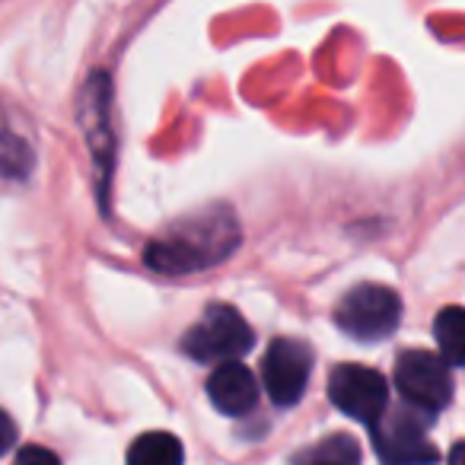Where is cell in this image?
I'll return each mask as SVG.
<instances>
[{
    "label": "cell",
    "mask_w": 465,
    "mask_h": 465,
    "mask_svg": "<svg viewBox=\"0 0 465 465\" xmlns=\"http://www.w3.org/2000/svg\"><path fill=\"white\" fill-rule=\"evenodd\" d=\"M242 230L226 204H211L179 217L147 246V265L160 274H194L220 265L240 246Z\"/></svg>",
    "instance_id": "obj_1"
},
{
    "label": "cell",
    "mask_w": 465,
    "mask_h": 465,
    "mask_svg": "<svg viewBox=\"0 0 465 465\" xmlns=\"http://www.w3.org/2000/svg\"><path fill=\"white\" fill-rule=\"evenodd\" d=\"M16 443V427H14V420L7 418V414L0 411V456L10 450V446Z\"/></svg>",
    "instance_id": "obj_15"
},
{
    "label": "cell",
    "mask_w": 465,
    "mask_h": 465,
    "mask_svg": "<svg viewBox=\"0 0 465 465\" xmlns=\"http://www.w3.org/2000/svg\"><path fill=\"white\" fill-rule=\"evenodd\" d=\"M300 465H361V446L354 437H329L300 456Z\"/></svg>",
    "instance_id": "obj_12"
},
{
    "label": "cell",
    "mask_w": 465,
    "mask_h": 465,
    "mask_svg": "<svg viewBox=\"0 0 465 465\" xmlns=\"http://www.w3.org/2000/svg\"><path fill=\"white\" fill-rule=\"evenodd\" d=\"M395 389L405 399V405L424 414H437L452 399L450 367L430 351H405L395 361Z\"/></svg>",
    "instance_id": "obj_5"
},
{
    "label": "cell",
    "mask_w": 465,
    "mask_h": 465,
    "mask_svg": "<svg viewBox=\"0 0 465 465\" xmlns=\"http://www.w3.org/2000/svg\"><path fill=\"white\" fill-rule=\"evenodd\" d=\"M16 465H61V459L45 446H23L16 452Z\"/></svg>",
    "instance_id": "obj_14"
},
{
    "label": "cell",
    "mask_w": 465,
    "mask_h": 465,
    "mask_svg": "<svg viewBox=\"0 0 465 465\" xmlns=\"http://www.w3.org/2000/svg\"><path fill=\"white\" fill-rule=\"evenodd\" d=\"M182 459H185V452H182L179 437L166 430L141 433L128 446V465H182Z\"/></svg>",
    "instance_id": "obj_11"
},
{
    "label": "cell",
    "mask_w": 465,
    "mask_h": 465,
    "mask_svg": "<svg viewBox=\"0 0 465 465\" xmlns=\"http://www.w3.org/2000/svg\"><path fill=\"white\" fill-rule=\"evenodd\" d=\"M207 399L226 418H242L259 401V380L240 361L220 363L207 380Z\"/></svg>",
    "instance_id": "obj_8"
},
{
    "label": "cell",
    "mask_w": 465,
    "mask_h": 465,
    "mask_svg": "<svg viewBox=\"0 0 465 465\" xmlns=\"http://www.w3.org/2000/svg\"><path fill=\"white\" fill-rule=\"evenodd\" d=\"M335 322L344 335L357 341H382L401 322V300L382 284H357L341 297L335 310Z\"/></svg>",
    "instance_id": "obj_4"
},
{
    "label": "cell",
    "mask_w": 465,
    "mask_h": 465,
    "mask_svg": "<svg viewBox=\"0 0 465 465\" xmlns=\"http://www.w3.org/2000/svg\"><path fill=\"white\" fill-rule=\"evenodd\" d=\"M312 373V351L306 341L297 338H278L268 344L265 361H262V382L274 405L291 408L303 399Z\"/></svg>",
    "instance_id": "obj_7"
},
{
    "label": "cell",
    "mask_w": 465,
    "mask_h": 465,
    "mask_svg": "<svg viewBox=\"0 0 465 465\" xmlns=\"http://www.w3.org/2000/svg\"><path fill=\"white\" fill-rule=\"evenodd\" d=\"M433 338H437L440 361L446 367H465V310L446 306L433 319Z\"/></svg>",
    "instance_id": "obj_10"
},
{
    "label": "cell",
    "mask_w": 465,
    "mask_h": 465,
    "mask_svg": "<svg viewBox=\"0 0 465 465\" xmlns=\"http://www.w3.org/2000/svg\"><path fill=\"white\" fill-rule=\"evenodd\" d=\"M84 128L90 137L93 156H96L99 169H109V156H112V134H109V80L103 74L90 80V86L84 90Z\"/></svg>",
    "instance_id": "obj_9"
},
{
    "label": "cell",
    "mask_w": 465,
    "mask_h": 465,
    "mask_svg": "<svg viewBox=\"0 0 465 465\" xmlns=\"http://www.w3.org/2000/svg\"><path fill=\"white\" fill-rule=\"evenodd\" d=\"M329 399L348 418L361 424H376L389 408V382L370 367L341 363L329 376Z\"/></svg>",
    "instance_id": "obj_6"
},
{
    "label": "cell",
    "mask_w": 465,
    "mask_h": 465,
    "mask_svg": "<svg viewBox=\"0 0 465 465\" xmlns=\"http://www.w3.org/2000/svg\"><path fill=\"white\" fill-rule=\"evenodd\" d=\"M430 414L418 411L411 405L382 411V418L373 427L376 456L382 465H433L440 459L437 446L427 440Z\"/></svg>",
    "instance_id": "obj_3"
},
{
    "label": "cell",
    "mask_w": 465,
    "mask_h": 465,
    "mask_svg": "<svg viewBox=\"0 0 465 465\" xmlns=\"http://www.w3.org/2000/svg\"><path fill=\"white\" fill-rule=\"evenodd\" d=\"M450 465H465V443H456L450 450Z\"/></svg>",
    "instance_id": "obj_16"
},
{
    "label": "cell",
    "mask_w": 465,
    "mask_h": 465,
    "mask_svg": "<svg viewBox=\"0 0 465 465\" xmlns=\"http://www.w3.org/2000/svg\"><path fill=\"white\" fill-rule=\"evenodd\" d=\"M29 156L26 143L16 141L7 128H0V175H14V179H23L29 173Z\"/></svg>",
    "instance_id": "obj_13"
},
{
    "label": "cell",
    "mask_w": 465,
    "mask_h": 465,
    "mask_svg": "<svg viewBox=\"0 0 465 465\" xmlns=\"http://www.w3.org/2000/svg\"><path fill=\"white\" fill-rule=\"evenodd\" d=\"M255 335L249 322L232 306L213 303L182 338V351L198 363H230L249 354Z\"/></svg>",
    "instance_id": "obj_2"
}]
</instances>
